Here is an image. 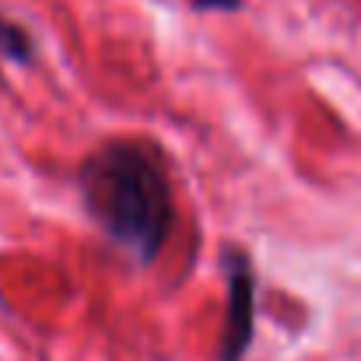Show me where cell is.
<instances>
[{"label":"cell","instance_id":"7a4b0ae2","mask_svg":"<svg viewBox=\"0 0 361 361\" xmlns=\"http://www.w3.org/2000/svg\"><path fill=\"white\" fill-rule=\"evenodd\" d=\"M225 267V323H221V344L218 361H242L252 344V319H256V277L252 263L239 245H228L221 252Z\"/></svg>","mask_w":361,"mask_h":361},{"label":"cell","instance_id":"6da1fadb","mask_svg":"<svg viewBox=\"0 0 361 361\" xmlns=\"http://www.w3.org/2000/svg\"><path fill=\"white\" fill-rule=\"evenodd\" d=\"M78 190L102 235L137 263H154L172 228V179L161 151L140 137H116L95 147Z\"/></svg>","mask_w":361,"mask_h":361},{"label":"cell","instance_id":"3957f363","mask_svg":"<svg viewBox=\"0 0 361 361\" xmlns=\"http://www.w3.org/2000/svg\"><path fill=\"white\" fill-rule=\"evenodd\" d=\"M35 53L32 46V35L18 25V21H7L0 18V60H11V63H28Z\"/></svg>","mask_w":361,"mask_h":361},{"label":"cell","instance_id":"277c9868","mask_svg":"<svg viewBox=\"0 0 361 361\" xmlns=\"http://www.w3.org/2000/svg\"><path fill=\"white\" fill-rule=\"evenodd\" d=\"M197 11H239V0H190Z\"/></svg>","mask_w":361,"mask_h":361}]
</instances>
